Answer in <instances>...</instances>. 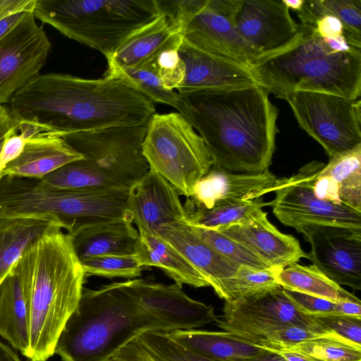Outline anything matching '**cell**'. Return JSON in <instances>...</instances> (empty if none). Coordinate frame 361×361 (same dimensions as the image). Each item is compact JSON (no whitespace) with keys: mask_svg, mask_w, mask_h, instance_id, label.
<instances>
[{"mask_svg":"<svg viewBox=\"0 0 361 361\" xmlns=\"http://www.w3.org/2000/svg\"><path fill=\"white\" fill-rule=\"evenodd\" d=\"M190 226L200 238L235 265L261 269L272 267L235 240L214 230Z\"/></svg>","mask_w":361,"mask_h":361,"instance_id":"d590c367","label":"cell"},{"mask_svg":"<svg viewBox=\"0 0 361 361\" xmlns=\"http://www.w3.org/2000/svg\"><path fill=\"white\" fill-rule=\"evenodd\" d=\"M300 25L292 42L252 67L259 85L278 98L317 92L360 99L361 49L343 37L324 36L313 25Z\"/></svg>","mask_w":361,"mask_h":361,"instance_id":"277c9868","label":"cell"},{"mask_svg":"<svg viewBox=\"0 0 361 361\" xmlns=\"http://www.w3.org/2000/svg\"><path fill=\"white\" fill-rule=\"evenodd\" d=\"M104 77L117 78L127 83L151 102L176 108L178 92L165 88L161 84L153 62L137 69L118 70Z\"/></svg>","mask_w":361,"mask_h":361,"instance_id":"836d02e7","label":"cell"},{"mask_svg":"<svg viewBox=\"0 0 361 361\" xmlns=\"http://www.w3.org/2000/svg\"><path fill=\"white\" fill-rule=\"evenodd\" d=\"M154 234L181 253L204 276L220 298L228 300L229 287L238 266L200 238L187 223L161 226Z\"/></svg>","mask_w":361,"mask_h":361,"instance_id":"44dd1931","label":"cell"},{"mask_svg":"<svg viewBox=\"0 0 361 361\" xmlns=\"http://www.w3.org/2000/svg\"><path fill=\"white\" fill-rule=\"evenodd\" d=\"M242 0H157L183 41L252 68L258 54L238 32L235 17Z\"/></svg>","mask_w":361,"mask_h":361,"instance_id":"9c48e42d","label":"cell"},{"mask_svg":"<svg viewBox=\"0 0 361 361\" xmlns=\"http://www.w3.org/2000/svg\"><path fill=\"white\" fill-rule=\"evenodd\" d=\"M261 348L257 354L236 361H287L277 352L264 348Z\"/></svg>","mask_w":361,"mask_h":361,"instance_id":"681fc988","label":"cell"},{"mask_svg":"<svg viewBox=\"0 0 361 361\" xmlns=\"http://www.w3.org/2000/svg\"><path fill=\"white\" fill-rule=\"evenodd\" d=\"M324 164L312 161L297 173L286 178L269 202L275 216L298 233L311 226H336L361 228V212L345 204L338 205L317 199L312 186Z\"/></svg>","mask_w":361,"mask_h":361,"instance_id":"7c38bea8","label":"cell"},{"mask_svg":"<svg viewBox=\"0 0 361 361\" xmlns=\"http://www.w3.org/2000/svg\"><path fill=\"white\" fill-rule=\"evenodd\" d=\"M127 283L141 310L157 319L166 332L196 329L218 320L213 307L190 298L180 284L142 279H129Z\"/></svg>","mask_w":361,"mask_h":361,"instance_id":"9a60e30c","label":"cell"},{"mask_svg":"<svg viewBox=\"0 0 361 361\" xmlns=\"http://www.w3.org/2000/svg\"><path fill=\"white\" fill-rule=\"evenodd\" d=\"M282 268L256 269L240 266L238 268L231 283L228 300L236 301L267 293L281 287L276 274Z\"/></svg>","mask_w":361,"mask_h":361,"instance_id":"e575fe53","label":"cell"},{"mask_svg":"<svg viewBox=\"0 0 361 361\" xmlns=\"http://www.w3.org/2000/svg\"><path fill=\"white\" fill-rule=\"evenodd\" d=\"M147 331L166 329L141 310L127 281L97 289L84 288L77 308L59 337L54 354L61 361H109Z\"/></svg>","mask_w":361,"mask_h":361,"instance_id":"5b68a950","label":"cell"},{"mask_svg":"<svg viewBox=\"0 0 361 361\" xmlns=\"http://www.w3.org/2000/svg\"><path fill=\"white\" fill-rule=\"evenodd\" d=\"M288 9L291 8L295 12L299 11L302 6L304 0H283Z\"/></svg>","mask_w":361,"mask_h":361,"instance_id":"db71d44e","label":"cell"},{"mask_svg":"<svg viewBox=\"0 0 361 361\" xmlns=\"http://www.w3.org/2000/svg\"><path fill=\"white\" fill-rule=\"evenodd\" d=\"M54 225L45 217L0 218V286L27 245Z\"/></svg>","mask_w":361,"mask_h":361,"instance_id":"f1b7e54d","label":"cell"},{"mask_svg":"<svg viewBox=\"0 0 361 361\" xmlns=\"http://www.w3.org/2000/svg\"><path fill=\"white\" fill-rule=\"evenodd\" d=\"M29 324L30 361H47L77 308L86 278L71 236L57 225L32 241L15 264Z\"/></svg>","mask_w":361,"mask_h":361,"instance_id":"3957f363","label":"cell"},{"mask_svg":"<svg viewBox=\"0 0 361 361\" xmlns=\"http://www.w3.org/2000/svg\"><path fill=\"white\" fill-rule=\"evenodd\" d=\"M178 53L185 77L178 92L259 85L250 68L195 48L183 39Z\"/></svg>","mask_w":361,"mask_h":361,"instance_id":"7402d4cb","label":"cell"},{"mask_svg":"<svg viewBox=\"0 0 361 361\" xmlns=\"http://www.w3.org/2000/svg\"><path fill=\"white\" fill-rule=\"evenodd\" d=\"M142 151L149 169L186 197L213 165L202 138L178 112L150 117Z\"/></svg>","mask_w":361,"mask_h":361,"instance_id":"30bf717a","label":"cell"},{"mask_svg":"<svg viewBox=\"0 0 361 361\" xmlns=\"http://www.w3.org/2000/svg\"><path fill=\"white\" fill-rule=\"evenodd\" d=\"M178 191L152 169L129 190L128 207L140 234H154L163 225L188 223Z\"/></svg>","mask_w":361,"mask_h":361,"instance_id":"ac0fdd59","label":"cell"},{"mask_svg":"<svg viewBox=\"0 0 361 361\" xmlns=\"http://www.w3.org/2000/svg\"><path fill=\"white\" fill-rule=\"evenodd\" d=\"M182 37L177 30L153 62L163 86L170 90H178L185 77V65L179 55Z\"/></svg>","mask_w":361,"mask_h":361,"instance_id":"74e56055","label":"cell"},{"mask_svg":"<svg viewBox=\"0 0 361 361\" xmlns=\"http://www.w3.org/2000/svg\"><path fill=\"white\" fill-rule=\"evenodd\" d=\"M32 11L0 40V105L37 76L46 63L51 44Z\"/></svg>","mask_w":361,"mask_h":361,"instance_id":"4fadbf2b","label":"cell"},{"mask_svg":"<svg viewBox=\"0 0 361 361\" xmlns=\"http://www.w3.org/2000/svg\"><path fill=\"white\" fill-rule=\"evenodd\" d=\"M268 349V348H267ZM271 350V349H269ZM283 356L287 361H320L300 353L286 350H271Z\"/></svg>","mask_w":361,"mask_h":361,"instance_id":"816d5d0a","label":"cell"},{"mask_svg":"<svg viewBox=\"0 0 361 361\" xmlns=\"http://www.w3.org/2000/svg\"><path fill=\"white\" fill-rule=\"evenodd\" d=\"M218 231L243 245L272 267L285 268L307 258V253L293 235L280 232L262 209L246 221Z\"/></svg>","mask_w":361,"mask_h":361,"instance_id":"ffe728a7","label":"cell"},{"mask_svg":"<svg viewBox=\"0 0 361 361\" xmlns=\"http://www.w3.org/2000/svg\"><path fill=\"white\" fill-rule=\"evenodd\" d=\"M176 31L169 17L160 11L152 21L129 34L106 59L108 67L105 74L118 70L140 68L151 63Z\"/></svg>","mask_w":361,"mask_h":361,"instance_id":"cb8c5ba5","label":"cell"},{"mask_svg":"<svg viewBox=\"0 0 361 361\" xmlns=\"http://www.w3.org/2000/svg\"><path fill=\"white\" fill-rule=\"evenodd\" d=\"M86 277L135 279L141 275L142 267L135 255H100L80 262Z\"/></svg>","mask_w":361,"mask_h":361,"instance_id":"8d00e7d4","label":"cell"},{"mask_svg":"<svg viewBox=\"0 0 361 361\" xmlns=\"http://www.w3.org/2000/svg\"><path fill=\"white\" fill-rule=\"evenodd\" d=\"M337 314L355 316L361 318L360 300L337 302Z\"/></svg>","mask_w":361,"mask_h":361,"instance_id":"f907efd6","label":"cell"},{"mask_svg":"<svg viewBox=\"0 0 361 361\" xmlns=\"http://www.w3.org/2000/svg\"><path fill=\"white\" fill-rule=\"evenodd\" d=\"M32 11L36 19L106 59L160 12L157 0H35Z\"/></svg>","mask_w":361,"mask_h":361,"instance_id":"ba28073f","label":"cell"},{"mask_svg":"<svg viewBox=\"0 0 361 361\" xmlns=\"http://www.w3.org/2000/svg\"><path fill=\"white\" fill-rule=\"evenodd\" d=\"M26 140L20 133L13 134L6 139L0 153V168L1 169L4 170L8 163L20 154Z\"/></svg>","mask_w":361,"mask_h":361,"instance_id":"f6af8a7d","label":"cell"},{"mask_svg":"<svg viewBox=\"0 0 361 361\" xmlns=\"http://www.w3.org/2000/svg\"><path fill=\"white\" fill-rule=\"evenodd\" d=\"M284 324H299L331 332L300 312L283 288L236 301L225 302L223 314L216 322L223 331L255 329ZM332 333V332H331Z\"/></svg>","mask_w":361,"mask_h":361,"instance_id":"d6986e66","label":"cell"},{"mask_svg":"<svg viewBox=\"0 0 361 361\" xmlns=\"http://www.w3.org/2000/svg\"><path fill=\"white\" fill-rule=\"evenodd\" d=\"M9 109L26 139L146 124L156 110L121 80L63 73L40 74L13 96Z\"/></svg>","mask_w":361,"mask_h":361,"instance_id":"6da1fadb","label":"cell"},{"mask_svg":"<svg viewBox=\"0 0 361 361\" xmlns=\"http://www.w3.org/2000/svg\"><path fill=\"white\" fill-rule=\"evenodd\" d=\"M0 361H23L17 353L0 341Z\"/></svg>","mask_w":361,"mask_h":361,"instance_id":"f5cc1de1","label":"cell"},{"mask_svg":"<svg viewBox=\"0 0 361 361\" xmlns=\"http://www.w3.org/2000/svg\"><path fill=\"white\" fill-rule=\"evenodd\" d=\"M147 123L61 135L83 158L42 180L58 188L129 190L149 169L142 151Z\"/></svg>","mask_w":361,"mask_h":361,"instance_id":"52a82bcc","label":"cell"},{"mask_svg":"<svg viewBox=\"0 0 361 361\" xmlns=\"http://www.w3.org/2000/svg\"><path fill=\"white\" fill-rule=\"evenodd\" d=\"M286 177L269 170L259 173H233L212 165L193 186L183 206L211 209L225 203L255 200L277 190Z\"/></svg>","mask_w":361,"mask_h":361,"instance_id":"e0dca14e","label":"cell"},{"mask_svg":"<svg viewBox=\"0 0 361 361\" xmlns=\"http://www.w3.org/2000/svg\"><path fill=\"white\" fill-rule=\"evenodd\" d=\"M109 361H158L147 349L140 338L133 339Z\"/></svg>","mask_w":361,"mask_h":361,"instance_id":"ee69618b","label":"cell"},{"mask_svg":"<svg viewBox=\"0 0 361 361\" xmlns=\"http://www.w3.org/2000/svg\"><path fill=\"white\" fill-rule=\"evenodd\" d=\"M18 133V123L10 109L5 105H0V153L6 139Z\"/></svg>","mask_w":361,"mask_h":361,"instance_id":"bcb514c9","label":"cell"},{"mask_svg":"<svg viewBox=\"0 0 361 361\" xmlns=\"http://www.w3.org/2000/svg\"><path fill=\"white\" fill-rule=\"evenodd\" d=\"M187 349L216 361H236L257 354L261 348L227 331L199 329L166 332Z\"/></svg>","mask_w":361,"mask_h":361,"instance_id":"4316f807","label":"cell"},{"mask_svg":"<svg viewBox=\"0 0 361 361\" xmlns=\"http://www.w3.org/2000/svg\"><path fill=\"white\" fill-rule=\"evenodd\" d=\"M286 100L299 126L329 159L361 144V101L317 92H295Z\"/></svg>","mask_w":361,"mask_h":361,"instance_id":"8fae6325","label":"cell"},{"mask_svg":"<svg viewBox=\"0 0 361 361\" xmlns=\"http://www.w3.org/2000/svg\"><path fill=\"white\" fill-rule=\"evenodd\" d=\"M139 337L158 361H216L202 357L180 345L166 332L147 331Z\"/></svg>","mask_w":361,"mask_h":361,"instance_id":"ab89813d","label":"cell"},{"mask_svg":"<svg viewBox=\"0 0 361 361\" xmlns=\"http://www.w3.org/2000/svg\"><path fill=\"white\" fill-rule=\"evenodd\" d=\"M323 11L341 23L348 43L361 49V0H319Z\"/></svg>","mask_w":361,"mask_h":361,"instance_id":"f35d334b","label":"cell"},{"mask_svg":"<svg viewBox=\"0 0 361 361\" xmlns=\"http://www.w3.org/2000/svg\"><path fill=\"white\" fill-rule=\"evenodd\" d=\"M235 22L243 38L258 54L259 60L287 46L300 25L292 18L283 0H242Z\"/></svg>","mask_w":361,"mask_h":361,"instance_id":"2e32d148","label":"cell"},{"mask_svg":"<svg viewBox=\"0 0 361 361\" xmlns=\"http://www.w3.org/2000/svg\"><path fill=\"white\" fill-rule=\"evenodd\" d=\"M128 191L58 188L41 179L4 176L0 179V218L45 217L69 234L96 224L132 221Z\"/></svg>","mask_w":361,"mask_h":361,"instance_id":"8992f818","label":"cell"},{"mask_svg":"<svg viewBox=\"0 0 361 361\" xmlns=\"http://www.w3.org/2000/svg\"><path fill=\"white\" fill-rule=\"evenodd\" d=\"M324 328L349 341L361 345V318L341 314H325L310 316Z\"/></svg>","mask_w":361,"mask_h":361,"instance_id":"60d3db41","label":"cell"},{"mask_svg":"<svg viewBox=\"0 0 361 361\" xmlns=\"http://www.w3.org/2000/svg\"><path fill=\"white\" fill-rule=\"evenodd\" d=\"M135 257L142 268L157 267L181 286H209L204 276L181 253L156 234H140Z\"/></svg>","mask_w":361,"mask_h":361,"instance_id":"484cf974","label":"cell"},{"mask_svg":"<svg viewBox=\"0 0 361 361\" xmlns=\"http://www.w3.org/2000/svg\"><path fill=\"white\" fill-rule=\"evenodd\" d=\"M27 11H30L16 12L0 19V40L13 30L25 17Z\"/></svg>","mask_w":361,"mask_h":361,"instance_id":"c3c4849f","label":"cell"},{"mask_svg":"<svg viewBox=\"0 0 361 361\" xmlns=\"http://www.w3.org/2000/svg\"><path fill=\"white\" fill-rule=\"evenodd\" d=\"M271 350L294 351L320 361H361V345L335 334L317 336Z\"/></svg>","mask_w":361,"mask_h":361,"instance_id":"d6a6232c","label":"cell"},{"mask_svg":"<svg viewBox=\"0 0 361 361\" xmlns=\"http://www.w3.org/2000/svg\"><path fill=\"white\" fill-rule=\"evenodd\" d=\"M0 336L26 357L29 324L20 277L15 264L0 286Z\"/></svg>","mask_w":361,"mask_h":361,"instance_id":"83f0119b","label":"cell"},{"mask_svg":"<svg viewBox=\"0 0 361 361\" xmlns=\"http://www.w3.org/2000/svg\"><path fill=\"white\" fill-rule=\"evenodd\" d=\"M82 158L61 135L37 134L26 140L20 154L6 165L2 174L42 179L63 166Z\"/></svg>","mask_w":361,"mask_h":361,"instance_id":"603a6c76","label":"cell"},{"mask_svg":"<svg viewBox=\"0 0 361 361\" xmlns=\"http://www.w3.org/2000/svg\"><path fill=\"white\" fill-rule=\"evenodd\" d=\"M269 94L259 85L178 92L175 109L198 132L213 165L259 173L271 164L278 133Z\"/></svg>","mask_w":361,"mask_h":361,"instance_id":"7a4b0ae2","label":"cell"},{"mask_svg":"<svg viewBox=\"0 0 361 361\" xmlns=\"http://www.w3.org/2000/svg\"><path fill=\"white\" fill-rule=\"evenodd\" d=\"M276 279L283 288L327 299L334 302L360 301L355 295L331 280L314 264L298 262L280 269Z\"/></svg>","mask_w":361,"mask_h":361,"instance_id":"f546056e","label":"cell"},{"mask_svg":"<svg viewBox=\"0 0 361 361\" xmlns=\"http://www.w3.org/2000/svg\"><path fill=\"white\" fill-rule=\"evenodd\" d=\"M69 235L80 262L100 255H135L140 237L128 220L90 225Z\"/></svg>","mask_w":361,"mask_h":361,"instance_id":"d4e9b609","label":"cell"},{"mask_svg":"<svg viewBox=\"0 0 361 361\" xmlns=\"http://www.w3.org/2000/svg\"><path fill=\"white\" fill-rule=\"evenodd\" d=\"M35 0H0V19L23 11H32Z\"/></svg>","mask_w":361,"mask_h":361,"instance_id":"7dc6e473","label":"cell"},{"mask_svg":"<svg viewBox=\"0 0 361 361\" xmlns=\"http://www.w3.org/2000/svg\"><path fill=\"white\" fill-rule=\"evenodd\" d=\"M320 173L338 184L343 204L361 212V144L329 159Z\"/></svg>","mask_w":361,"mask_h":361,"instance_id":"4dcf8cb0","label":"cell"},{"mask_svg":"<svg viewBox=\"0 0 361 361\" xmlns=\"http://www.w3.org/2000/svg\"><path fill=\"white\" fill-rule=\"evenodd\" d=\"M262 197L250 201L235 202L217 205L211 209L185 207L189 225L214 231L231 225L240 224L249 219L257 210L269 202H264Z\"/></svg>","mask_w":361,"mask_h":361,"instance_id":"1f68e13d","label":"cell"},{"mask_svg":"<svg viewBox=\"0 0 361 361\" xmlns=\"http://www.w3.org/2000/svg\"><path fill=\"white\" fill-rule=\"evenodd\" d=\"M283 290L292 304L303 314H337V302L283 288Z\"/></svg>","mask_w":361,"mask_h":361,"instance_id":"b9f144b4","label":"cell"},{"mask_svg":"<svg viewBox=\"0 0 361 361\" xmlns=\"http://www.w3.org/2000/svg\"><path fill=\"white\" fill-rule=\"evenodd\" d=\"M300 233L311 245L312 264L339 286L361 290V228L311 226Z\"/></svg>","mask_w":361,"mask_h":361,"instance_id":"5bb4252c","label":"cell"},{"mask_svg":"<svg viewBox=\"0 0 361 361\" xmlns=\"http://www.w3.org/2000/svg\"><path fill=\"white\" fill-rule=\"evenodd\" d=\"M314 196L321 200L341 205L338 184L329 176L319 173L312 186Z\"/></svg>","mask_w":361,"mask_h":361,"instance_id":"7bdbcfd3","label":"cell"}]
</instances>
